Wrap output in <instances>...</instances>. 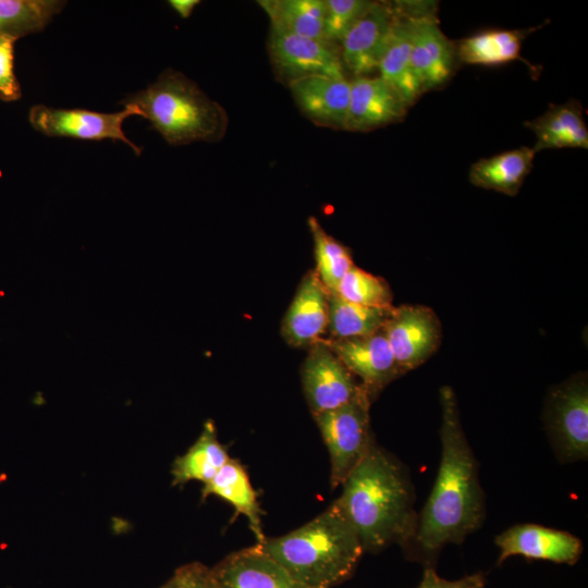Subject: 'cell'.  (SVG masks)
Masks as SVG:
<instances>
[{"instance_id": "obj_1", "label": "cell", "mask_w": 588, "mask_h": 588, "mask_svg": "<svg viewBox=\"0 0 588 588\" xmlns=\"http://www.w3.org/2000/svg\"><path fill=\"white\" fill-rule=\"evenodd\" d=\"M441 458L428 500L418 513L415 535L404 551L409 559L433 566L448 544H461L486 518V497L479 464L468 443L455 392L440 389Z\"/></svg>"}, {"instance_id": "obj_2", "label": "cell", "mask_w": 588, "mask_h": 588, "mask_svg": "<svg viewBox=\"0 0 588 588\" xmlns=\"http://www.w3.org/2000/svg\"><path fill=\"white\" fill-rule=\"evenodd\" d=\"M333 502L356 531L364 552L403 549L415 535L418 513L408 468L376 441L341 485Z\"/></svg>"}, {"instance_id": "obj_3", "label": "cell", "mask_w": 588, "mask_h": 588, "mask_svg": "<svg viewBox=\"0 0 588 588\" xmlns=\"http://www.w3.org/2000/svg\"><path fill=\"white\" fill-rule=\"evenodd\" d=\"M259 546L306 588L345 581L364 553L356 531L333 503L302 527Z\"/></svg>"}, {"instance_id": "obj_4", "label": "cell", "mask_w": 588, "mask_h": 588, "mask_svg": "<svg viewBox=\"0 0 588 588\" xmlns=\"http://www.w3.org/2000/svg\"><path fill=\"white\" fill-rule=\"evenodd\" d=\"M121 103L137 107L143 118L174 146L216 142L223 137L228 125L226 112L217 101L185 75L170 69Z\"/></svg>"}, {"instance_id": "obj_5", "label": "cell", "mask_w": 588, "mask_h": 588, "mask_svg": "<svg viewBox=\"0 0 588 588\" xmlns=\"http://www.w3.org/2000/svg\"><path fill=\"white\" fill-rule=\"evenodd\" d=\"M366 392L335 409L314 416L330 457L331 488L341 487L376 441Z\"/></svg>"}, {"instance_id": "obj_6", "label": "cell", "mask_w": 588, "mask_h": 588, "mask_svg": "<svg viewBox=\"0 0 588 588\" xmlns=\"http://www.w3.org/2000/svg\"><path fill=\"white\" fill-rule=\"evenodd\" d=\"M546 427L558 460L562 463L588 457V385L584 376L556 387L546 407Z\"/></svg>"}, {"instance_id": "obj_7", "label": "cell", "mask_w": 588, "mask_h": 588, "mask_svg": "<svg viewBox=\"0 0 588 588\" xmlns=\"http://www.w3.org/2000/svg\"><path fill=\"white\" fill-rule=\"evenodd\" d=\"M123 105L124 108L114 113L35 105L28 111V121L33 128L49 137L120 140L139 156L142 148L127 138L122 126L127 118H143V114L134 105Z\"/></svg>"}, {"instance_id": "obj_8", "label": "cell", "mask_w": 588, "mask_h": 588, "mask_svg": "<svg viewBox=\"0 0 588 588\" xmlns=\"http://www.w3.org/2000/svg\"><path fill=\"white\" fill-rule=\"evenodd\" d=\"M301 375L313 416L343 406L366 392L323 340L309 347Z\"/></svg>"}, {"instance_id": "obj_9", "label": "cell", "mask_w": 588, "mask_h": 588, "mask_svg": "<svg viewBox=\"0 0 588 588\" xmlns=\"http://www.w3.org/2000/svg\"><path fill=\"white\" fill-rule=\"evenodd\" d=\"M383 332L402 373L425 363L437 351L441 339L436 314L420 305L392 307Z\"/></svg>"}, {"instance_id": "obj_10", "label": "cell", "mask_w": 588, "mask_h": 588, "mask_svg": "<svg viewBox=\"0 0 588 588\" xmlns=\"http://www.w3.org/2000/svg\"><path fill=\"white\" fill-rule=\"evenodd\" d=\"M494 542L500 550L498 565L510 556L574 565L584 551L581 540L575 535L530 523L511 526Z\"/></svg>"}, {"instance_id": "obj_11", "label": "cell", "mask_w": 588, "mask_h": 588, "mask_svg": "<svg viewBox=\"0 0 588 588\" xmlns=\"http://www.w3.org/2000/svg\"><path fill=\"white\" fill-rule=\"evenodd\" d=\"M269 50L274 66L290 82L311 75L345 76L341 57L327 40L271 28Z\"/></svg>"}, {"instance_id": "obj_12", "label": "cell", "mask_w": 588, "mask_h": 588, "mask_svg": "<svg viewBox=\"0 0 588 588\" xmlns=\"http://www.w3.org/2000/svg\"><path fill=\"white\" fill-rule=\"evenodd\" d=\"M324 342L347 370L360 379L359 383L371 401L402 373L383 329L367 336Z\"/></svg>"}, {"instance_id": "obj_13", "label": "cell", "mask_w": 588, "mask_h": 588, "mask_svg": "<svg viewBox=\"0 0 588 588\" xmlns=\"http://www.w3.org/2000/svg\"><path fill=\"white\" fill-rule=\"evenodd\" d=\"M330 292L315 270L302 279L284 315L281 332L294 347H310L321 340L329 321Z\"/></svg>"}, {"instance_id": "obj_14", "label": "cell", "mask_w": 588, "mask_h": 588, "mask_svg": "<svg viewBox=\"0 0 588 588\" xmlns=\"http://www.w3.org/2000/svg\"><path fill=\"white\" fill-rule=\"evenodd\" d=\"M395 20L390 5L373 2L342 39V63L355 75L378 69Z\"/></svg>"}, {"instance_id": "obj_15", "label": "cell", "mask_w": 588, "mask_h": 588, "mask_svg": "<svg viewBox=\"0 0 588 588\" xmlns=\"http://www.w3.org/2000/svg\"><path fill=\"white\" fill-rule=\"evenodd\" d=\"M211 572L218 588H306L257 543L229 554Z\"/></svg>"}, {"instance_id": "obj_16", "label": "cell", "mask_w": 588, "mask_h": 588, "mask_svg": "<svg viewBox=\"0 0 588 588\" xmlns=\"http://www.w3.org/2000/svg\"><path fill=\"white\" fill-rule=\"evenodd\" d=\"M408 107L380 76H355L350 82L345 130L368 131L400 121Z\"/></svg>"}, {"instance_id": "obj_17", "label": "cell", "mask_w": 588, "mask_h": 588, "mask_svg": "<svg viewBox=\"0 0 588 588\" xmlns=\"http://www.w3.org/2000/svg\"><path fill=\"white\" fill-rule=\"evenodd\" d=\"M456 59L454 44L442 33L434 16L417 23L411 65L421 91L444 85L452 76Z\"/></svg>"}, {"instance_id": "obj_18", "label": "cell", "mask_w": 588, "mask_h": 588, "mask_svg": "<svg viewBox=\"0 0 588 588\" xmlns=\"http://www.w3.org/2000/svg\"><path fill=\"white\" fill-rule=\"evenodd\" d=\"M302 111L319 124L345 128L350 102L346 77L311 75L290 82Z\"/></svg>"}, {"instance_id": "obj_19", "label": "cell", "mask_w": 588, "mask_h": 588, "mask_svg": "<svg viewBox=\"0 0 588 588\" xmlns=\"http://www.w3.org/2000/svg\"><path fill=\"white\" fill-rule=\"evenodd\" d=\"M429 17V16H428ZM420 19L395 11V20L378 64L384 79L409 107L422 94L411 65L415 29Z\"/></svg>"}, {"instance_id": "obj_20", "label": "cell", "mask_w": 588, "mask_h": 588, "mask_svg": "<svg viewBox=\"0 0 588 588\" xmlns=\"http://www.w3.org/2000/svg\"><path fill=\"white\" fill-rule=\"evenodd\" d=\"M201 495L204 499L215 495L230 503L236 514L248 520L256 543L260 544L266 540L261 526L264 512L249 477L237 460L230 457L216 476L204 485Z\"/></svg>"}, {"instance_id": "obj_21", "label": "cell", "mask_w": 588, "mask_h": 588, "mask_svg": "<svg viewBox=\"0 0 588 588\" xmlns=\"http://www.w3.org/2000/svg\"><path fill=\"white\" fill-rule=\"evenodd\" d=\"M527 126L536 135L532 147L536 152L553 148H588V130L577 101L551 106Z\"/></svg>"}, {"instance_id": "obj_22", "label": "cell", "mask_w": 588, "mask_h": 588, "mask_svg": "<svg viewBox=\"0 0 588 588\" xmlns=\"http://www.w3.org/2000/svg\"><path fill=\"white\" fill-rule=\"evenodd\" d=\"M536 151L532 147H519L471 164L469 181L481 188L515 196L532 169Z\"/></svg>"}, {"instance_id": "obj_23", "label": "cell", "mask_w": 588, "mask_h": 588, "mask_svg": "<svg viewBox=\"0 0 588 588\" xmlns=\"http://www.w3.org/2000/svg\"><path fill=\"white\" fill-rule=\"evenodd\" d=\"M230 460L226 449L217 437L212 420H207L195 443L185 454L175 458L171 475L173 486H182L197 480L204 485L211 480L221 467Z\"/></svg>"}, {"instance_id": "obj_24", "label": "cell", "mask_w": 588, "mask_h": 588, "mask_svg": "<svg viewBox=\"0 0 588 588\" xmlns=\"http://www.w3.org/2000/svg\"><path fill=\"white\" fill-rule=\"evenodd\" d=\"M529 30L480 32L457 42L456 58L464 63L476 65H498L516 60L519 58L523 41Z\"/></svg>"}, {"instance_id": "obj_25", "label": "cell", "mask_w": 588, "mask_h": 588, "mask_svg": "<svg viewBox=\"0 0 588 588\" xmlns=\"http://www.w3.org/2000/svg\"><path fill=\"white\" fill-rule=\"evenodd\" d=\"M392 307H369L348 302L335 292L329 299V339L343 340L373 334L383 329Z\"/></svg>"}, {"instance_id": "obj_26", "label": "cell", "mask_w": 588, "mask_h": 588, "mask_svg": "<svg viewBox=\"0 0 588 588\" xmlns=\"http://www.w3.org/2000/svg\"><path fill=\"white\" fill-rule=\"evenodd\" d=\"M272 28L294 35L326 40L323 0H261Z\"/></svg>"}, {"instance_id": "obj_27", "label": "cell", "mask_w": 588, "mask_h": 588, "mask_svg": "<svg viewBox=\"0 0 588 588\" xmlns=\"http://www.w3.org/2000/svg\"><path fill=\"white\" fill-rule=\"evenodd\" d=\"M65 5L63 0H0V34L20 39L39 33Z\"/></svg>"}, {"instance_id": "obj_28", "label": "cell", "mask_w": 588, "mask_h": 588, "mask_svg": "<svg viewBox=\"0 0 588 588\" xmlns=\"http://www.w3.org/2000/svg\"><path fill=\"white\" fill-rule=\"evenodd\" d=\"M314 238L316 269L322 284L334 292L342 278L354 266L350 250L329 235L315 217L308 219Z\"/></svg>"}, {"instance_id": "obj_29", "label": "cell", "mask_w": 588, "mask_h": 588, "mask_svg": "<svg viewBox=\"0 0 588 588\" xmlns=\"http://www.w3.org/2000/svg\"><path fill=\"white\" fill-rule=\"evenodd\" d=\"M342 298L369 307H392V293L388 283L355 265L338 284L335 291Z\"/></svg>"}, {"instance_id": "obj_30", "label": "cell", "mask_w": 588, "mask_h": 588, "mask_svg": "<svg viewBox=\"0 0 588 588\" xmlns=\"http://www.w3.org/2000/svg\"><path fill=\"white\" fill-rule=\"evenodd\" d=\"M323 32L327 41H342L350 28L371 8L373 1L323 0Z\"/></svg>"}, {"instance_id": "obj_31", "label": "cell", "mask_w": 588, "mask_h": 588, "mask_svg": "<svg viewBox=\"0 0 588 588\" xmlns=\"http://www.w3.org/2000/svg\"><path fill=\"white\" fill-rule=\"evenodd\" d=\"M17 39L0 34V99L16 101L22 97L14 71V44Z\"/></svg>"}, {"instance_id": "obj_32", "label": "cell", "mask_w": 588, "mask_h": 588, "mask_svg": "<svg viewBox=\"0 0 588 588\" xmlns=\"http://www.w3.org/2000/svg\"><path fill=\"white\" fill-rule=\"evenodd\" d=\"M171 580L173 588H218L211 568L198 562L179 567Z\"/></svg>"}, {"instance_id": "obj_33", "label": "cell", "mask_w": 588, "mask_h": 588, "mask_svg": "<svg viewBox=\"0 0 588 588\" xmlns=\"http://www.w3.org/2000/svg\"><path fill=\"white\" fill-rule=\"evenodd\" d=\"M485 584L482 573H476L460 579L449 580L440 577L433 566H426L417 588H477Z\"/></svg>"}, {"instance_id": "obj_34", "label": "cell", "mask_w": 588, "mask_h": 588, "mask_svg": "<svg viewBox=\"0 0 588 588\" xmlns=\"http://www.w3.org/2000/svg\"><path fill=\"white\" fill-rule=\"evenodd\" d=\"M199 3L198 0H170V7L182 17L187 19Z\"/></svg>"}, {"instance_id": "obj_35", "label": "cell", "mask_w": 588, "mask_h": 588, "mask_svg": "<svg viewBox=\"0 0 588 588\" xmlns=\"http://www.w3.org/2000/svg\"><path fill=\"white\" fill-rule=\"evenodd\" d=\"M159 588H173V583H172L171 578L164 585H162Z\"/></svg>"}, {"instance_id": "obj_36", "label": "cell", "mask_w": 588, "mask_h": 588, "mask_svg": "<svg viewBox=\"0 0 588 588\" xmlns=\"http://www.w3.org/2000/svg\"><path fill=\"white\" fill-rule=\"evenodd\" d=\"M477 588H485V584H483V585H480V586H478Z\"/></svg>"}]
</instances>
